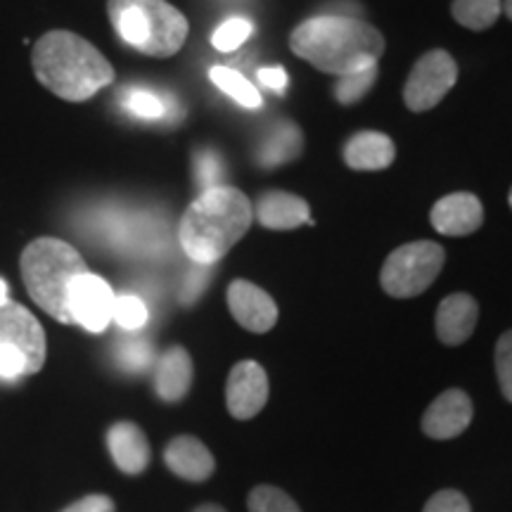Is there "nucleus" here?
<instances>
[{
    "label": "nucleus",
    "instance_id": "1a4fd4ad",
    "mask_svg": "<svg viewBox=\"0 0 512 512\" xmlns=\"http://www.w3.org/2000/svg\"><path fill=\"white\" fill-rule=\"evenodd\" d=\"M117 294L105 278L95 273H83L69 287V316L88 332H102L114 320Z\"/></svg>",
    "mask_w": 512,
    "mask_h": 512
},
{
    "label": "nucleus",
    "instance_id": "7ed1b4c3",
    "mask_svg": "<svg viewBox=\"0 0 512 512\" xmlns=\"http://www.w3.org/2000/svg\"><path fill=\"white\" fill-rule=\"evenodd\" d=\"M252 226V202L228 185L204 190L185 209L178 240L195 264L214 266Z\"/></svg>",
    "mask_w": 512,
    "mask_h": 512
},
{
    "label": "nucleus",
    "instance_id": "a211bd4d",
    "mask_svg": "<svg viewBox=\"0 0 512 512\" xmlns=\"http://www.w3.org/2000/svg\"><path fill=\"white\" fill-rule=\"evenodd\" d=\"M392 138L377 131H361L344 147V159L356 171H380L394 162Z\"/></svg>",
    "mask_w": 512,
    "mask_h": 512
},
{
    "label": "nucleus",
    "instance_id": "f257e3e1",
    "mask_svg": "<svg viewBox=\"0 0 512 512\" xmlns=\"http://www.w3.org/2000/svg\"><path fill=\"white\" fill-rule=\"evenodd\" d=\"M294 55L325 74L347 76L377 64L384 38L373 24L349 15H320L306 19L292 31Z\"/></svg>",
    "mask_w": 512,
    "mask_h": 512
},
{
    "label": "nucleus",
    "instance_id": "4468645a",
    "mask_svg": "<svg viewBox=\"0 0 512 512\" xmlns=\"http://www.w3.org/2000/svg\"><path fill=\"white\" fill-rule=\"evenodd\" d=\"M479 306L470 294H451L437 309V337L448 347L467 342L477 328Z\"/></svg>",
    "mask_w": 512,
    "mask_h": 512
},
{
    "label": "nucleus",
    "instance_id": "f704fd0d",
    "mask_svg": "<svg viewBox=\"0 0 512 512\" xmlns=\"http://www.w3.org/2000/svg\"><path fill=\"white\" fill-rule=\"evenodd\" d=\"M195 512H226L221 505H200Z\"/></svg>",
    "mask_w": 512,
    "mask_h": 512
},
{
    "label": "nucleus",
    "instance_id": "473e14b6",
    "mask_svg": "<svg viewBox=\"0 0 512 512\" xmlns=\"http://www.w3.org/2000/svg\"><path fill=\"white\" fill-rule=\"evenodd\" d=\"M64 512H114V501L110 496L95 494V496L81 498L79 503L69 505Z\"/></svg>",
    "mask_w": 512,
    "mask_h": 512
},
{
    "label": "nucleus",
    "instance_id": "dca6fc26",
    "mask_svg": "<svg viewBox=\"0 0 512 512\" xmlns=\"http://www.w3.org/2000/svg\"><path fill=\"white\" fill-rule=\"evenodd\" d=\"M107 448H110L114 465L126 475H140L150 463V444L143 430L133 422H117L107 432Z\"/></svg>",
    "mask_w": 512,
    "mask_h": 512
},
{
    "label": "nucleus",
    "instance_id": "39448f33",
    "mask_svg": "<svg viewBox=\"0 0 512 512\" xmlns=\"http://www.w3.org/2000/svg\"><path fill=\"white\" fill-rule=\"evenodd\" d=\"M114 31L126 46L150 57H171L188 38V19L166 0H107Z\"/></svg>",
    "mask_w": 512,
    "mask_h": 512
},
{
    "label": "nucleus",
    "instance_id": "4c0bfd02",
    "mask_svg": "<svg viewBox=\"0 0 512 512\" xmlns=\"http://www.w3.org/2000/svg\"><path fill=\"white\" fill-rule=\"evenodd\" d=\"M510 207H512V190H510Z\"/></svg>",
    "mask_w": 512,
    "mask_h": 512
},
{
    "label": "nucleus",
    "instance_id": "bb28decb",
    "mask_svg": "<svg viewBox=\"0 0 512 512\" xmlns=\"http://www.w3.org/2000/svg\"><path fill=\"white\" fill-rule=\"evenodd\" d=\"M114 320H117L119 328L128 332L140 330L147 323V306L136 294H119L117 302H114Z\"/></svg>",
    "mask_w": 512,
    "mask_h": 512
},
{
    "label": "nucleus",
    "instance_id": "4be33fe9",
    "mask_svg": "<svg viewBox=\"0 0 512 512\" xmlns=\"http://www.w3.org/2000/svg\"><path fill=\"white\" fill-rule=\"evenodd\" d=\"M498 15H501V0H453L456 22L472 31L489 29Z\"/></svg>",
    "mask_w": 512,
    "mask_h": 512
},
{
    "label": "nucleus",
    "instance_id": "423d86ee",
    "mask_svg": "<svg viewBox=\"0 0 512 512\" xmlns=\"http://www.w3.org/2000/svg\"><path fill=\"white\" fill-rule=\"evenodd\" d=\"M46 332L17 302L0 304V380L34 375L46 363Z\"/></svg>",
    "mask_w": 512,
    "mask_h": 512
},
{
    "label": "nucleus",
    "instance_id": "f8f14e48",
    "mask_svg": "<svg viewBox=\"0 0 512 512\" xmlns=\"http://www.w3.org/2000/svg\"><path fill=\"white\" fill-rule=\"evenodd\" d=\"M472 422V401L460 389H448L422 415V432L432 439H453L463 434Z\"/></svg>",
    "mask_w": 512,
    "mask_h": 512
},
{
    "label": "nucleus",
    "instance_id": "2eb2a0df",
    "mask_svg": "<svg viewBox=\"0 0 512 512\" xmlns=\"http://www.w3.org/2000/svg\"><path fill=\"white\" fill-rule=\"evenodd\" d=\"M166 467L176 477L188 479V482H204L214 475V456L200 439L195 437H176L164 451Z\"/></svg>",
    "mask_w": 512,
    "mask_h": 512
},
{
    "label": "nucleus",
    "instance_id": "7c9ffc66",
    "mask_svg": "<svg viewBox=\"0 0 512 512\" xmlns=\"http://www.w3.org/2000/svg\"><path fill=\"white\" fill-rule=\"evenodd\" d=\"M422 512H472V510H470V503H467V498L460 494V491L446 489V491H439V494H434L430 501H427L425 510Z\"/></svg>",
    "mask_w": 512,
    "mask_h": 512
},
{
    "label": "nucleus",
    "instance_id": "e433bc0d",
    "mask_svg": "<svg viewBox=\"0 0 512 512\" xmlns=\"http://www.w3.org/2000/svg\"><path fill=\"white\" fill-rule=\"evenodd\" d=\"M505 15L512 19V0H505Z\"/></svg>",
    "mask_w": 512,
    "mask_h": 512
},
{
    "label": "nucleus",
    "instance_id": "b1692460",
    "mask_svg": "<svg viewBox=\"0 0 512 512\" xmlns=\"http://www.w3.org/2000/svg\"><path fill=\"white\" fill-rule=\"evenodd\" d=\"M377 79V64H370L366 69H358V72H351L347 76H339L337 86H335V95L342 105H354L368 95L370 88Z\"/></svg>",
    "mask_w": 512,
    "mask_h": 512
},
{
    "label": "nucleus",
    "instance_id": "f3484780",
    "mask_svg": "<svg viewBox=\"0 0 512 512\" xmlns=\"http://www.w3.org/2000/svg\"><path fill=\"white\" fill-rule=\"evenodd\" d=\"M256 219L271 230H292L311 223V211L302 197L290 192H268L256 204Z\"/></svg>",
    "mask_w": 512,
    "mask_h": 512
},
{
    "label": "nucleus",
    "instance_id": "9b49d317",
    "mask_svg": "<svg viewBox=\"0 0 512 512\" xmlns=\"http://www.w3.org/2000/svg\"><path fill=\"white\" fill-rule=\"evenodd\" d=\"M228 309L242 328L249 332H268L278 323V306H275L271 294L256 287L247 280H235L228 287Z\"/></svg>",
    "mask_w": 512,
    "mask_h": 512
},
{
    "label": "nucleus",
    "instance_id": "c85d7f7f",
    "mask_svg": "<svg viewBox=\"0 0 512 512\" xmlns=\"http://www.w3.org/2000/svg\"><path fill=\"white\" fill-rule=\"evenodd\" d=\"M496 373L503 396L512 403V330L505 332L496 344Z\"/></svg>",
    "mask_w": 512,
    "mask_h": 512
},
{
    "label": "nucleus",
    "instance_id": "6e6552de",
    "mask_svg": "<svg viewBox=\"0 0 512 512\" xmlns=\"http://www.w3.org/2000/svg\"><path fill=\"white\" fill-rule=\"evenodd\" d=\"M458 64L446 50H432L413 67L403 88V100L413 112H427L456 86Z\"/></svg>",
    "mask_w": 512,
    "mask_h": 512
},
{
    "label": "nucleus",
    "instance_id": "412c9836",
    "mask_svg": "<svg viewBox=\"0 0 512 512\" xmlns=\"http://www.w3.org/2000/svg\"><path fill=\"white\" fill-rule=\"evenodd\" d=\"M209 79L214 81L216 88H221L228 98H233L238 105L245 110H259L261 107V95L256 88L249 83L245 76L230 67H211Z\"/></svg>",
    "mask_w": 512,
    "mask_h": 512
},
{
    "label": "nucleus",
    "instance_id": "20e7f679",
    "mask_svg": "<svg viewBox=\"0 0 512 512\" xmlns=\"http://www.w3.org/2000/svg\"><path fill=\"white\" fill-rule=\"evenodd\" d=\"M19 268L29 297L48 316L60 323H72L67 299L74 280L88 273L83 256L64 240L38 238L24 247Z\"/></svg>",
    "mask_w": 512,
    "mask_h": 512
},
{
    "label": "nucleus",
    "instance_id": "0eeeda50",
    "mask_svg": "<svg viewBox=\"0 0 512 512\" xmlns=\"http://www.w3.org/2000/svg\"><path fill=\"white\" fill-rule=\"evenodd\" d=\"M444 268V249L437 242H411L384 261L380 283L389 297L411 299L430 287Z\"/></svg>",
    "mask_w": 512,
    "mask_h": 512
},
{
    "label": "nucleus",
    "instance_id": "9d476101",
    "mask_svg": "<svg viewBox=\"0 0 512 512\" xmlns=\"http://www.w3.org/2000/svg\"><path fill=\"white\" fill-rule=\"evenodd\" d=\"M268 401V377L256 361H242L230 370L226 384L228 413L238 420H249L261 413Z\"/></svg>",
    "mask_w": 512,
    "mask_h": 512
},
{
    "label": "nucleus",
    "instance_id": "a878e982",
    "mask_svg": "<svg viewBox=\"0 0 512 512\" xmlns=\"http://www.w3.org/2000/svg\"><path fill=\"white\" fill-rule=\"evenodd\" d=\"M252 31H254V24L249 22L247 17H230L214 31V36H211V46L221 50V53H233V50H238L242 43L252 36Z\"/></svg>",
    "mask_w": 512,
    "mask_h": 512
},
{
    "label": "nucleus",
    "instance_id": "ddd939ff",
    "mask_svg": "<svg viewBox=\"0 0 512 512\" xmlns=\"http://www.w3.org/2000/svg\"><path fill=\"white\" fill-rule=\"evenodd\" d=\"M432 226L441 235H451V238H460V235H470L482 226L484 221V207L470 192H456V195L441 197L432 209Z\"/></svg>",
    "mask_w": 512,
    "mask_h": 512
},
{
    "label": "nucleus",
    "instance_id": "6ab92c4d",
    "mask_svg": "<svg viewBox=\"0 0 512 512\" xmlns=\"http://www.w3.org/2000/svg\"><path fill=\"white\" fill-rule=\"evenodd\" d=\"M192 384V361L183 347H171L162 354L155 373V389L159 399L176 403L190 392Z\"/></svg>",
    "mask_w": 512,
    "mask_h": 512
},
{
    "label": "nucleus",
    "instance_id": "c9c22d12",
    "mask_svg": "<svg viewBox=\"0 0 512 512\" xmlns=\"http://www.w3.org/2000/svg\"><path fill=\"white\" fill-rule=\"evenodd\" d=\"M8 302V285H5V280H0V304Z\"/></svg>",
    "mask_w": 512,
    "mask_h": 512
},
{
    "label": "nucleus",
    "instance_id": "cd10ccee",
    "mask_svg": "<svg viewBox=\"0 0 512 512\" xmlns=\"http://www.w3.org/2000/svg\"><path fill=\"white\" fill-rule=\"evenodd\" d=\"M117 358L126 370H143L152 363V347L145 339H126L119 344Z\"/></svg>",
    "mask_w": 512,
    "mask_h": 512
},
{
    "label": "nucleus",
    "instance_id": "393cba45",
    "mask_svg": "<svg viewBox=\"0 0 512 512\" xmlns=\"http://www.w3.org/2000/svg\"><path fill=\"white\" fill-rule=\"evenodd\" d=\"M249 512H302L294 498L278 486H256L247 498Z\"/></svg>",
    "mask_w": 512,
    "mask_h": 512
},
{
    "label": "nucleus",
    "instance_id": "72a5a7b5",
    "mask_svg": "<svg viewBox=\"0 0 512 512\" xmlns=\"http://www.w3.org/2000/svg\"><path fill=\"white\" fill-rule=\"evenodd\" d=\"M259 81L261 86L271 88L273 93H285V86H287V74L283 67H264L259 69Z\"/></svg>",
    "mask_w": 512,
    "mask_h": 512
},
{
    "label": "nucleus",
    "instance_id": "c756f323",
    "mask_svg": "<svg viewBox=\"0 0 512 512\" xmlns=\"http://www.w3.org/2000/svg\"><path fill=\"white\" fill-rule=\"evenodd\" d=\"M221 174H223L221 159H219V155H216L214 150L197 152V157H195V176H197V183H200L202 192L216 188V185H219V181H221Z\"/></svg>",
    "mask_w": 512,
    "mask_h": 512
},
{
    "label": "nucleus",
    "instance_id": "2f4dec72",
    "mask_svg": "<svg viewBox=\"0 0 512 512\" xmlns=\"http://www.w3.org/2000/svg\"><path fill=\"white\" fill-rule=\"evenodd\" d=\"M209 283V266H200L195 264V268L188 273V278H185L183 283V290H181V302L183 304H192L200 299V294L204 287Z\"/></svg>",
    "mask_w": 512,
    "mask_h": 512
},
{
    "label": "nucleus",
    "instance_id": "aec40b11",
    "mask_svg": "<svg viewBox=\"0 0 512 512\" xmlns=\"http://www.w3.org/2000/svg\"><path fill=\"white\" fill-rule=\"evenodd\" d=\"M302 145H304V138L297 126L280 124L271 136L266 138V143L261 145L259 162L268 166V169H273V166H280L285 162H292V159L302 152Z\"/></svg>",
    "mask_w": 512,
    "mask_h": 512
},
{
    "label": "nucleus",
    "instance_id": "5701e85b",
    "mask_svg": "<svg viewBox=\"0 0 512 512\" xmlns=\"http://www.w3.org/2000/svg\"><path fill=\"white\" fill-rule=\"evenodd\" d=\"M121 105H124L126 112H131L138 119H164L171 112L162 95L143 91V88H128L121 95Z\"/></svg>",
    "mask_w": 512,
    "mask_h": 512
},
{
    "label": "nucleus",
    "instance_id": "f03ea898",
    "mask_svg": "<svg viewBox=\"0 0 512 512\" xmlns=\"http://www.w3.org/2000/svg\"><path fill=\"white\" fill-rule=\"evenodd\" d=\"M36 79L57 98L83 102L114 81V69L93 43L67 29L48 31L31 50Z\"/></svg>",
    "mask_w": 512,
    "mask_h": 512
}]
</instances>
